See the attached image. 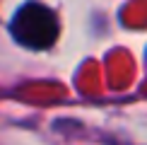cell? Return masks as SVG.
Segmentation results:
<instances>
[{
	"label": "cell",
	"instance_id": "obj_1",
	"mask_svg": "<svg viewBox=\"0 0 147 145\" xmlns=\"http://www.w3.org/2000/svg\"><path fill=\"white\" fill-rule=\"evenodd\" d=\"M10 34L20 46L32 51L51 48L58 39V17L48 5L29 0L10 20Z\"/></svg>",
	"mask_w": 147,
	"mask_h": 145
}]
</instances>
